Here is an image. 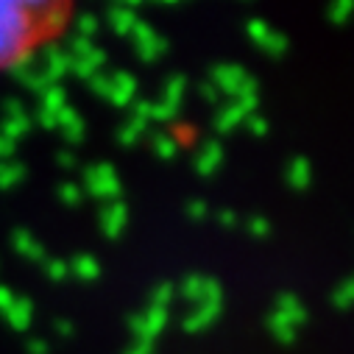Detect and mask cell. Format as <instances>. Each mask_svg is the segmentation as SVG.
<instances>
[{
  "label": "cell",
  "instance_id": "1",
  "mask_svg": "<svg viewBox=\"0 0 354 354\" xmlns=\"http://www.w3.org/2000/svg\"><path fill=\"white\" fill-rule=\"evenodd\" d=\"M34 3H0V67H23L31 59L28 39L34 31Z\"/></svg>",
  "mask_w": 354,
  "mask_h": 354
},
{
  "label": "cell",
  "instance_id": "2",
  "mask_svg": "<svg viewBox=\"0 0 354 354\" xmlns=\"http://www.w3.org/2000/svg\"><path fill=\"white\" fill-rule=\"evenodd\" d=\"M209 84L221 95H232L234 98H254L259 95V84L240 67V64H218L209 73Z\"/></svg>",
  "mask_w": 354,
  "mask_h": 354
},
{
  "label": "cell",
  "instance_id": "3",
  "mask_svg": "<svg viewBox=\"0 0 354 354\" xmlns=\"http://www.w3.org/2000/svg\"><path fill=\"white\" fill-rule=\"evenodd\" d=\"M90 193L93 198L104 201V204H112L118 201L120 196V179H118V170L109 165V162H98V165H90L84 170V196Z\"/></svg>",
  "mask_w": 354,
  "mask_h": 354
},
{
  "label": "cell",
  "instance_id": "4",
  "mask_svg": "<svg viewBox=\"0 0 354 354\" xmlns=\"http://www.w3.org/2000/svg\"><path fill=\"white\" fill-rule=\"evenodd\" d=\"M167 318H170L167 310L148 304V310L134 313V315L129 318V329H131L134 340H148V343H153V337L162 335V329L167 326Z\"/></svg>",
  "mask_w": 354,
  "mask_h": 354
},
{
  "label": "cell",
  "instance_id": "5",
  "mask_svg": "<svg viewBox=\"0 0 354 354\" xmlns=\"http://www.w3.org/2000/svg\"><path fill=\"white\" fill-rule=\"evenodd\" d=\"M131 42H134V53L142 59V62H156L165 50H167V39L162 37V34H156L148 23H137L134 28H131Z\"/></svg>",
  "mask_w": 354,
  "mask_h": 354
},
{
  "label": "cell",
  "instance_id": "6",
  "mask_svg": "<svg viewBox=\"0 0 354 354\" xmlns=\"http://www.w3.org/2000/svg\"><path fill=\"white\" fill-rule=\"evenodd\" d=\"M182 299L193 301V304H209V301H221V285L204 274H193V277H185L182 285L176 288Z\"/></svg>",
  "mask_w": 354,
  "mask_h": 354
},
{
  "label": "cell",
  "instance_id": "7",
  "mask_svg": "<svg viewBox=\"0 0 354 354\" xmlns=\"http://www.w3.org/2000/svg\"><path fill=\"white\" fill-rule=\"evenodd\" d=\"M245 34H248V39H251L259 50H265L268 56H282V53L288 50V39H285L282 34L271 31V26L265 23V20H248Z\"/></svg>",
  "mask_w": 354,
  "mask_h": 354
},
{
  "label": "cell",
  "instance_id": "8",
  "mask_svg": "<svg viewBox=\"0 0 354 354\" xmlns=\"http://www.w3.org/2000/svg\"><path fill=\"white\" fill-rule=\"evenodd\" d=\"M134 95H137V78H134L131 73L120 70V73L109 75V93H106V101H109L112 106L126 109V106H131Z\"/></svg>",
  "mask_w": 354,
  "mask_h": 354
},
{
  "label": "cell",
  "instance_id": "9",
  "mask_svg": "<svg viewBox=\"0 0 354 354\" xmlns=\"http://www.w3.org/2000/svg\"><path fill=\"white\" fill-rule=\"evenodd\" d=\"M126 221H129V209H126V204H123V201L104 204V207H101V212H98V226H101V232H104L109 240H115V237H120V234H123Z\"/></svg>",
  "mask_w": 354,
  "mask_h": 354
},
{
  "label": "cell",
  "instance_id": "10",
  "mask_svg": "<svg viewBox=\"0 0 354 354\" xmlns=\"http://www.w3.org/2000/svg\"><path fill=\"white\" fill-rule=\"evenodd\" d=\"M39 70L48 75L50 84H59V78H64V75L73 70V56H70L67 50H62V48L53 45V48H48V50L42 53Z\"/></svg>",
  "mask_w": 354,
  "mask_h": 354
},
{
  "label": "cell",
  "instance_id": "11",
  "mask_svg": "<svg viewBox=\"0 0 354 354\" xmlns=\"http://www.w3.org/2000/svg\"><path fill=\"white\" fill-rule=\"evenodd\" d=\"M221 315V301H209V304H196V310H190L182 318V329L187 335H198L204 329H209L215 324V318Z\"/></svg>",
  "mask_w": 354,
  "mask_h": 354
},
{
  "label": "cell",
  "instance_id": "12",
  "mask_svg": "<svg viewBox=\"0 0 354 354\" xmlns=\"http://www.w3.org/2000/svg\"><path fill=\"white\" fill-rule=\"evenodd\" d=\"M274 315H277V318H282L285 324L296 326V329L307 321V310H304V304L299 301V296H293V293H282V296H277Z\"/></svg>",
  "mask_w": 354,
  "mask_h": 354
},
{
  "label": "cell",
  "instance_id": "13",
  "mask_svg": "<svg viewBox=\"0 0 354 354\" xmlns=\"http://www.w3.org/2000/svg\"><path fill=\"white\" fill-rule=\"evenodd\" d=\"M12 245H15V251L20 254V257H26V259H31V262H45L48 257H45V245L28 232V229H15L12 232Z\"/></svg>",
  "mask_w": 354,
  "mask_h": 354
},
{
  "label": "cell",
  "instance_id": "14",
  "mask_svg": "<svg viewBox=\"0 0 354 354\" xmlns=\"http://www.w3.org/2000/svg\"><path fill=\"white\" fill-rule=\"evenodd\" d=\"M221 162H223V145L218 140H209V142L201 145V151L196 156V173L204 176V179H207V176H215Z\"/></svg>",
  "mask_w": 354,
  "mask_h": 354
},
{
  "label": "cell",
  "instance_id": "15",
  "mask_svg": "<svg viewBox=\"0 0 354 354\" xmlns=\"http://www.w3.org/2000/svg\"><path fill=\"white\" fill-rule=\"evenodd\" d=\"M106 23H109V28H112L115 34L126 37V34H131V28L140 23V17H137L134 6L118 3V6H109V9H106Z\"/></svg>",
  "mask_w": 354,
  "mask_h": 354
},
{
  "label": "cell",
  "instance_id": "16",
  "mask_svg": "<svg viewBox=\"0 0 354 354\" xmlns=\"http://www.w3.org/2000/svg\"><path fill=\"white\" fill-rule=\"evenodd\" d=\"M6 318H9L15 332H26L31 326V321H34V301L28 296H17L15 304L6 310Z\"/></svg>",
  "mask_w": 354,
  "mask_h": 354
},
{
  "label": "cell",
  "instance_id": "17",
  "mask_svg": "<svg viewBox=\"0 0 354 354\" xmlns=\"http://www.w3.org/2000/svg\"><path fill=\"white\" fill-rule=\"evenodd\" d=\"M310 179H313V167L304 156H293L285 167V182L293 187V190H307L310 187Z\"/></svg>",
  "mask_w": 354,
  "mask_h": 354
},
{
  "label": "cell",
  "instance_id": "18",
  "mask_svg": "<svg viewBox=\"0 0 354 354\" xmlns=\"http://www.w3.org/2000/svg\"><path fill=\"white\" fill-rule=\"evenodd\" d=\"M67 265H70V277H78L81 282H93L101 277V262L93 254H78Z\"/></svg>",
  "mask_w": 354,
  "mask_h": 354
},
{
  "label": "cell",
  "instance_id": "19",
  "mask_svg": "<svg viewBox=\"0 0 354 354\" xmlns=\"http://www.w3.org/2000/svg\"><path fill=\"white\" fill-rule=\"evenodd\" d=\"M15 75H17V81L26 86L28 93H37V95H42L48 86H50V81H48V75L39 70V64L37 67H31V64H23V67H17L15 70Z\"/></svg>",
  "mask_w": 354,
  "mask_h": 354
},
{
  "label": "cell",
  "instance_id": "20",
  "mask_svg": "<svg viewBox=\"0 0 354 354\" xmlns=\"http://www.w3.org/2000/svg\"><path fill=\"white\" fill-rule=\"evenodd\" d=\"M104 64H106V53L95 48L93 53H86L84 59H73V70H70V73H75L78 78L90 81L93 75H98V73L104 70Z\"/></svg>",
  "mask_w": 354,
  "mask_h": 354
},
{
  "label": "cell",
  "instance_id": "21",
  "mask_svg": "<svg viewBox=\"0 0 354 354\" xmlns=\"http://www.w3.org/2000/svg\"><path fill=\"white\" fill-rule=\"evenodd\" d=\"M248 118V112L240 106V104H226V106H221L218 109V115H215V129L221 131V134H229L232 129H237L243 120Z\"/></svg>",
  "mask_w": 354,
  "mask_h": 354
},
{
  "label": "cell",
  "instance_id": "22",
  "mask_svg": "<svg viewBox=\"0 0 354 354\" xmlns=\"http://www.w3.org/2000/svg\"><path fill=\"white\" fill-rule=\"evenodd\" d=\"M187 93V78L182 73H173L170 78H165V90H162V104L173 106V109H179L182 98Z\"/></svg>",
  "mask_w": 354,
  "mask_h": 354
},
{
  "label": "cell",
  "instance_id": "23",
  "mask_svg": "<svg viewBox=\"0 0 354 354\" xmlns=\"http://www.w3.org/2000/svg\"><path fill=\"white\" fill-rule=\"evenodd\" d=\"M28 176L26 165L20 159H9V162H0V190H9L23 185V179Z\"/></svg>",
  "mask_w": 354,
  "mask_h": 354
},
{
  "label": "cell",
  "instance_id": "24",
  "mask_svg": "<svg viewBox=\"0 0 354 354\" xmlns=\"http://www.w3.org/2000/svg\"><path fill=\"white\" fill-rule=\"evenodd\" d=\"M28 131H31V118H28V112H26V115H6V120H3V137H6V140L17 142V140H23Z\"/></svg>",
  "mask_w": 354,
  "mask_h": 354
},
{
  "label": "cell",
  "instance_id": "25",
  "mask_svg": "<svg viewBox=\"0 0 354 354\" xmlns=\"http://www.w3.org/2000/svg\"><path fill=\"white\" fill-rule=\"evenodd\" d=\"M39 98H42V106H39V109L53 112V115H59V112L67 106V93H64V86H62V84H50Z\"/></svg>",
  "mask_w": 354,
  "mask_h": 354
},
{
  "label": "cell",
  "instance_id": "26",
  "mask_svg": "<svg viewBox=\"0 0 354 354\" xmlns=\"http://www.w3.org/2000/svg\"><path fill=\"white\" fill-rule=\"evenodd\" d=\"M142 134H148V123H142V120H137V118H126V123L118 129V142L120 145H134Z\"/></svg>",
  "mask_w": 354,
  "mask_h": 354
},
{
  "label": "cell",
  "instance_id": "27",
  "mask_svg": "<svg viewBox=\"0 0 354 354\" xmlns=\"http://www.w3.org/2000/svg\"><path fill=\"white\" fill-rule=\"evenodd\" d=\"M151 148H153V153H156L159 159H173L176 151H179L176 140H173L170 134H165V131H156V134L151 137Z\"/></svg>",
  "mask_w": 354,
  "mask_h": 354
},
{
  "label": "cell",
  "instance_id": "28",
  "mask_svg": "<svg viewBox=\"0 0 354 354\" xmlns=\"http://www.w3.org/2000/svg\"><path fill=\"white\" fill-rule=\"evenodd\" d=\"M56 196H59V201L64 207H78L84 201V187L75 185V182H62L59 190H56Z\"/></svg>",
  "mask_w": 354,
  "mask_h": 354
},
{
  "label": "cell",
  "instance_id": "29",
  "mask_svg": "<svg viewBox=\"0 0 354 354\" xmlns=\"http://www.w3.org/2000/svg\"><path fill=\"white\" fill-rule=\"evenodd\" d=\"M351 15H354V3H351V0H340V3H332V6L326 9V20H329L332 26L348 23Z\"/></svg>",
  "mask_w": 354,
  "mask_h": 354
},
{
  "label": "cell",
  "instance_id": "30",
  "mask_svg": "<svg viewBox=\"0 0 354 354\" xmlns=\"http://www.w3.org/2000/svg\"><path fill=\"white\" fill-rule=\"evenodd\" d=\"M173 296H176V288H173L170 282H159V285L151 290V307H162V310H167L170 301H173Z\"/></svg>",
  "mask_w": 354,
  "mask_h": 354
},
{
  "label": "cell",
  "instance_id": "31",
  "mask_svg": "<svg viewBox=\"0 0 354 354\" xmlns=\"http://www.w3.org/2000/svg\"><path fill=\"white\" fill-rule=\"evenodd\" d=\"M176 112L179 109H173L162 101H148V123H167L170 118H176Z\"/></svg>",
  "mask_w": 354,
  "mask_h": 354
},
{
  "label": "cell",
  "instance_id": "32",
  "mask_svg": "<svg viewBox=\"0 0 354 354\" xmlns=\"http://www.w3.org/2000/svg\"><path fill=\"white\" fill-rule=\"evenodd\" d=\"M332 304H335L337 310H348V307L354 304V279L343 282V285L332 293Z\"/></svg>",
  "mask_w": 354,
  "mask_h": 354
},
{
  "label": "cell",
  "instance_id": "33",
  "mask_svg": "<svg viewBox=\"0 0 354 354\" xmlns=\"http://www.w3.org/2000/svg\"><path fill=\"white\" fill-rule=\"evenodd\" d=\"M75 28H78V37H84V39H93V37L98 34V28H101V20H98L95 15H90V12H84V15L78 17Z\"/></svg>",
  "mask_w": 354,
  "mask_h": 354
},
{
  "label": "cell",
  "instance_id": "34",
  "mask_svg": "<svg viewBox=\"0 0 354 354\" xmlns=\"http://www.w3.org/2000/svg\"><path fill=\"white\" fill-rule=\"evenodd\" d=\"M243 226H245V232L251 237H268L271 234V223H268V218H262V215H251Z\"/></svg>",
  "mask_w": 354,
  "mask_h": 354
},
{
  "label": "cell",
  "instance_id": "35",
  "mask_svg": "<svg viewBox=\"0 0 354 354\" xmlns=\"http://www.w3.org/2000/svg\"><path fill=\"white\" fill-rule=\"evenodd\" d=\"M45 274H48V279L62 282L70 277V265L64 259H45Z\"/></svg>",
  "mask_w": 354,
  "mask_h": 354
},
{
  "label": "cell",
  "instance_id": "36",
  "mask_svg": "<svg viewBox=\"0 0 354 354\" xmlns=\"http://www.w3.org/2000/svg\"><path fill=\"white\" fill-rule=\"evenodd\" d=\"M185 215H187L193 223H201V221H207L209 207H207V201H204V198H190V201H187V207H185Z\"/></svg>",
  "mask_w": 354,
  "mask_h": 354
},
{
  "label": "cell",
  "instance_id": "37",
  "mask_svg": "<svg viewBox=\"0 0 354 354\" xmlns=\"http://www.w3.org/2000/svg\"><path fill=\"white\" fill-rule=\"evenodd\" d=\"M93 50H95L93 39H84V37H78V34H75V37H73V42H70V50H67V53H70L73 59H84L86 53H93Z\"/></svg>",
  "mask_w": 354,
  "mask_h": 354
},
{
  "label": "cell",
  "instance_id": "38",
  "mask_svg": "<svg viewBox=\"0 0 354 354\" xmlns=\"http://www.w3.org/2000/svg\"><path fill=\"white\" fill-rule=\"evenodd\" d=\"M245 123H248V129H251V134H254V137H265V134H268V120H265L262 115H257V112H254V115H248V118H245Z\"/></svg>",
  "mask_w": 354,
  "mask_h": 354
},
{
  "label": "cell",
  "instance_id": "39",
  "mask_svg": "<svg viewBox=\"0 0 354 354\" xmlns=\"http://www.w3.org/2000/svg\"><path fill=\"white\" fill-rule=\"evenodd\" d=\"M34 120L42 126V129H48V131H59V118L53 115V112H45V109H37V115H34Z\"/></svg>",
  "mask_w": 354,
  "mask_h": 354
},
{
  "label": "cell",
  "instance_id": "40",
  "mask_svg": "<svg viewBox=\"0 0 354 354\" xmlns=\"http://www.w3.org/2000/svg\"><path fill=\"white\" fill-rule=\"evenodd\" d=\"M198 95H201V98H204L209 106H218V104H221V93L215 90V86H212L209 81H204V84L198 86Z\"/></svg>",
  "mask_w": 354,
  "mask_h": 354
},
{
  "label": "cell",
  "instance_id": "41",
  "mask_svg": "<svg viewBox=\"0 0 354 354\" xmlns=\"http://www.w3.org/2000/svg\"><path fill=\"white\" fill-rule=\"evenodd\" d=\"M90 90H93L95 95H104V98H106V93H109V75H104V73L93 75V78H90Z\"/></svg>",
  "mask_w": 354,
  "mask_h": 354
},
{
  "label": "cell",
  "instance_id": "42",
  "mask_svg": "<svg viewBox=\"0 0 354 354\" xmlns=\"http://www.w3.org/2000/svg\"><path fill=\"white\" fill-rule=\"evenodd\" d=\"M56 165L64 167V170H73L78 165V159H75V153L70 148H62V151H56Z\"/></svg>",
  "mask_w": 354,
  "mask_h": 354
},
{
  "label": "cell",
  "instance_id": "43",
  "mask_svg": "<svg viewBox=\"0 0 354 354\" xmlns=\"http://www.w3.org/2000/svg\"><path fill=\"white\" fill-rule=\"evenodd\" d=\"M218 223H221L223 229H234V226L240 223V218H237V212H232V209H221V212H218Z\"/></svg>",
  "mask_w": 354,
  "mask_h": 354
},
{
  "label": "cell",
  "instance_id": "44",
  "mask_svg": "<svg viewBox=\"0 0 354 354\" xmlns=\"http://www.w3.org/2000/svg\"><path fill=\"white\" fill-rule=\"evenodd\" d=\"M126 354H153V343H148V340H134V343L126 348Z\"/></svg>",
  "mask_w": 354,
  "mask_h": 354
},
{
  "label": "cell",
  "instance_id": "45",
  "mask_svg": "<svg viewBox=\"0 0 354 354\" xmlns=\"http://www.w3.org/2000/svg\"><path fill=\"white\" fill-rule=\"evenodd\" d=\"M15 299H17V293H15V290H9V288L0 285V310L6 313V310L15 304Z\"/></svg>",
  "mask_w": 354,
  "mask_h": 354
},
{
  "label": "cell",
  "instance_id": "46",
  "mask_svg": "<svg viewBox=\"0 0 354 354\" xmlns=\"http://www.w3.org/2000/svg\"><path fill=\"white\" fill-rule=\"evenodd\" d=\"M26 351H28V354H48V343H45L42 337H31V340L26 343Z\"/></svg>",
  "mask_w": 354,
  "mask_h": 354
},
{
  "label": "cell",
  "instance_id": "47",
  "mask_svg": "<svg viewBox=\"0 0 354 354\" xmlns=\"http://www.w3.org/2000/svg\"><path fill=\"white\" fill-rule=\"evenodd\" d=\"M53 332H59L62 337H73V332H75V326H73L70 321H64V318H59V321H53Z\"/></svg>",
  "mask_w": 354,
  "mask_h": 354
},
{
  "label": "cell",
  "instance_id": "48",
  "mask_svg": "<svg viewBox=\"0 0 354 354\" xmlns=\"http://www.w3.org/2000/svg\"><path fill=\"white\" fill-rule=\"evenodd\" d=\"M15 145H17V142H12V140H6L3 134H0V159L12 156V153H15Z\"/></svg>",
  "mask_w": 354,
  "mask_h": 354
}]
</instances>
